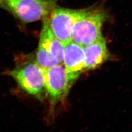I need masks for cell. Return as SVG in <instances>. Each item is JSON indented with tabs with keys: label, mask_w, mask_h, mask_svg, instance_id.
I'll return each instance as SVG.
<instances>
[{
	"label": "cell",
	"mask_w": 132,
	"mask_h": 132,
	"mask_svg": "<svg viewBox=\"0 0 132 132\" xmlns=\"http://www.w3.org/2000/svg\"><path fill=\"white\" fill-rule=\"evenodd\" d=\"M15 65L3 73L12 77L19 88L27 94L41 101L47 96L45 85V70L30 54L15 56Z\"/></svg>",
	"instance_id": "1"
},
{
	"label": "cell",
	"mask_w": 132,
	"mask_h": 132,
	"mask_svg": "<svg viewBox=\"0 0 132 132\" xmlns=\"http://www.w3.org/2000/svg\"><path fill=\"white\" fill-rule=\"evenodd\" d=\"M107 18L106 11L99 7L85 9L73 26L72 41L84 47L94 42L102 35L101 27Z\"/></svg>",
	"instance_id": "3"
},
{
	"label": "cell",
	"mask_w": 132,
	"mask_h": 132,
	"mask_svg": "<svg viewBox=\"0 0 132 132\" xmlns=\"http://www.w3.org/2000/svg\"><path fill=\"white\" fill-rule=\"evenodd\" d=\"M84 10L66 9L57 5L47 18L52 32L65 45L72 41L73 26Z\"/></svg>",
	"instance_id": "4"
},
{
	"label": "cell",
	"mask_w": 132,
	"mask_h": 132,
	"mask_svg": "<svg viewBox=\"0 0 132 132\" xmlns=\"http://www.w3.org/2000/svg\"><path fill=\"white\" fill-rule=\"evenodd\" d=\"M63 64L71 84H73L85 71L84 47L71 41L65 45Z\"/></svg>",
	"instance_id": "6"
},
{
	"label": "cell",
	"mask_w": 132,
	"mask_h": 132,
	"mask_svg": "<svg viewBox=\"0 0 132 132\" xmlns=\"http://www.w3.org/2000/svg\"><path fill=\"white\" fill-rule=\"evenodd\" d=\"M3 0H0V8L3 9Z\"/></svg>",
	"instance_id": "10"
},
{
	"label": "cell",
	"mask_w": 132,
	"mask_h": 132,
	"mask_svg": "<svg viewBox=\"0 0 132 132\" xmlns=\"http://www.w3.org/2000/svg\"><path fill=\"white\" fill-rule=\"evenodd\" d=\"M85 71L94 70L102 65L110 56L106 39L102 35L94 42L84 47Z\"/></svg>",
	"instance_id": "7"
},
{
	"label": "cell",
	"mask_w": 132,
	"mask_h": 132,
	"mask_svg": "<svg viewBox=\"0 0 132 132\" xmlns=\"http://www.w3.org/2000/svg\"><path fill=\"white\" fill-rule=\"evenodd\" d=\"M47 18L42 20L39 44L51 52L59 64H63L65 45L52 32L48 26Z\"/></svg>",
	"instance_id": "8"
},
{
	"label": "cell",
	"mask_w": 132,
	"mask_h": 132,
	"mask_svg": "<svg viewBox=\"0 0 132 132\" xmlns=\"http://www.w3.org/2000/svg\"><path fill=\"white\" fill-rule=\"evenodd\" d=\"M45 80L47 94L52 104L64 100L72 86L63 64L45 70Z\"/></svg>",
	"instance_id": "5"
},
{
	"label": "cell",
	"mask_w": 132,
	"mask_h": 132,
	"mask_svg": "<svg viewBox=\"0 0 132 132\" xmlns=\"http://www.w3.org/2000/svg\"><path fill=\"white\" fill-rule=\"evenodd\" d=\"M58 0H3V10L20 23L29 24L47 17Z\"/></svg>",
	"instance_id": "2"
},
{
	"label": "cell",
	"mask_w": 132,
	"mask_h": 132,
	"mask_svg": "<svg viewBox=\"0 0 132 132\" xmlns=\"http://www.w3.org/2000/svg\"><path fill=\"white\" fill-rule=\"evenodd\" d=\"M35 57L38 64L45 70L59 64L52 54L40 44L38 45Z\"/></svg>",
	"instance_id": "9"
}]
</instances>
